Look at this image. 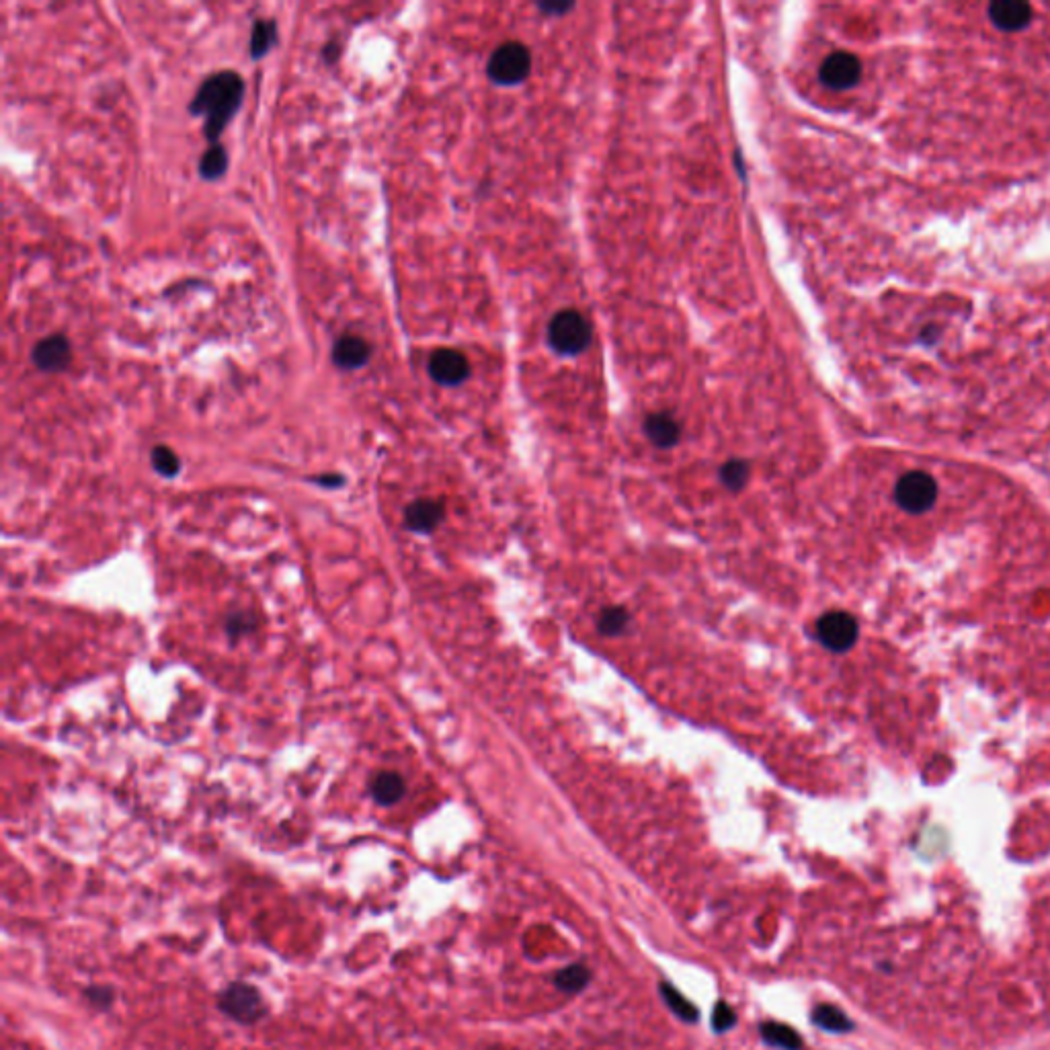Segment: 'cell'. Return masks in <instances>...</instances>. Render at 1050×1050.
<instances>
[{"label":"cell","instance_id":"cell-12","mask_svg":"<svg viewBox=\"0 0 1050 1050\" xmlns=\"http://www.w3.org/2000/svg\"><path fill=\"white\" fill-rule=\"evenodd\" d=\"M644 433L657 448H673L679 441V423L667 413H653L644 421Z\"/></svg>","mask_w":1050,"mask_h":1050},{"label":"cell","instance_id":"cell-10","mask_svg":"<svg viewBox=\"0 0 1050 1050\" xmlns=\"http://www.w3.org/2000/svg\"><path fill=\"white\" fill-rule=\"evenodd\" d=\"M446 517V503L441 499H417L405 509L407 530L415 534H429Z\"/></svg>","mask_w":1050,"mask_h":1050},{"label":"cell","instance_id":"cell-18","mask_svg":"<svg viewBox=\"0 0 1050 1050\" xmlns=\"http://www.w3.org/2000/svg\"><path fill=\"white\" fill-rule=\"evenodd\" d=\"M661 995L665 999V1003L669 1005L671 1012L683 1020V1022H696L698 1020V1007L692 1005L688 999H685L673 985L669 983H661Z\"/></svg>","mask_w":1050,"mask_h":1050},{"label":"cell","instance_id":"cell-25","mask_svg":"<svg viewBox=\"0 0 1050 1050\" xmlns=\"http://www.w3.org/2000/svg\"><path fill=\"white\" fill-rule=\"evenodd\" d=\"M89 1001L99 1009H109L113 1005V991L109 987H91L87 989Z\"/></svg>","mask_w":1050,"mask_h":1050},{"label":"cell","instance_id":"cell-26","mask_svg":"<svg viewBox=\"0 0 1050 1050\" xmlns=\"http://www.w3.org/2000/svg\"><path fill=\"white\" fill-rule=\"evenodd\" d=\"M314 482L320 484V487H331V489H335V487H341V484L345 482V478L339 476V474H325V476H316Z\"/></svg>","mask_w":1050,"mask_h":1050},{"label":"cell","instance_id":"cell-9","mask_svg":"<svg viewBox=\"0 0 1050 1050\" xmlns=\"http://www.w3.org/2000/svg\"><path fill=\"white\" fill-rule=\"evenodd\" d=\"M989 19L1001 31H1022L1032 19V7L1024 0H995L989 5Z\"/></svg>","mask_w":1050,"mask_h":1050},{"label":"cell","instance_id":"cell-21","mask_svg":"<svg viewBox=\"0 0 1050 1050\" xmlns=\"http://www.w3.org/2000/svg\"><path fill=\"white\" fill-rule=\"evenodd\" d=\"M720 480L729 491H741L749 480V464L745 460H729L720 468Z\"/></svg>","mask_w":1050,"mask_h":1050},{"label":"cell","instance_id":"cell-24","mask_svg":"<svg viewBox=\"0 0 1050 1050\" xmlns=\"http://www.w3.org/2000/svg\"><path fill=\"white\" fill-rule=\"evenodd\" d=\"M251 616L249 614H232L226 622V634L236 640L238 636H242L245 632L251 630Z\"/></svg>","mask_w":1050,"mask_h":1050},{"label":"cell","instance_id":"cell-11","mask_svg":"<svg viewBox=\"0 0 1050 1050\" xmlns=\"http://www.w3.org/2000/svg\"><path fill=\"white\" fill-rule=\"evenodd\" d=\"M333 363L341 370H359L366 366L372 357L370 343L359 335H343L333 345Z\"/></svg>","mask_w":1050,"mask_h":1050},{"label":"cell","instance_id":"cell-1","mask_svg":"<svg viewBox=\"0 0 1050 1050\" xmlns=\"http://www.w3.org/2000/svg\"><path fill=\"white\" fill-rule=\"evenodd\" d=\"M242 97H245V80L232 70L216 72L201 83L189 111L195 117H204V134L210 144H218L224 128L242 105Z\"/></svg>","mask_w":1050,"mask_h":1050},{"label":"cell","instance_id":"cell-20","mask_svg":"<svg viewBox=\"0 0 1050 1050\" xmlns=\"http://www.w3.org/2000/svg\"><path fill=\"white\" fill-rule=\"evenodd\" d=\"M630 622V616L624 608H620V605H612V608H605L601 614H599V620H597V628L603 636H616V634H622L626 630Z\"/></svg>","mask_w":1050,"mask_h":1050},{"label":"cell","instance_id":"cell-5","mask_svg":"<svg viewBox=\"0 0 1050 1050\" xmlns=\"http://www.w3.org/2000/svg\"><path fill=\"white\" fill-rule=\"evenodd\" d=\"M858 622L847 612H829L817 622V636L831 653L850 651L858 640Z\"/></svg>","mask_w":1050,"mask_h":1050},{"label":"cell","instance_id":"cell-22","mask_svg":"<svg viewBox=\"0 0 1050 1050\" xmlns=\"http://www.w3.org/2000/svg\"><path fill=\"white\" fill-rule=\"evenodd\" d=\"M150 460H152V468L160 474V476H167V478H173L179 474L181 470V462L177 458V454L167 448V446H156L150 454Z\"/></svg>","mask_w":1050,"mask_h":1050},{"label":"cell","instance_id":"cell-3","mask_svg":"<svg viewBox=\"0 0 1050 1050\" xmlns=\"http://www.w3.org/2000/svg\"><path fill=\"white\" fill-rule=\"evenodd\" d=\"M220 1012L238 1024H255L265 1016V1003L257 987L232 983L218 997Z\"/></svg>","mask_w":1050,"mask_h":1050},{"label":"cell","instance_id":"cell-16","mask_svg":"<svg viewBox=\"0 0 1050 1050\" xmlns=\"http://www.w3.org/2000/svg\"><path fill=\"white\" fill-rule=\"evenodd\" d=\"M813 1022L827 1030V1032H835V1034H843V1032H850L854 1028V1024L850 1022V1018H847L841 1009H837L835 1005H817L813 1009Z\"/></svg>","mask_w":1050,"mask_h":1050},{"label":"cell","instance_id":"cell-14","mask_svg":"<svg viewBox=\"0 0 1050 1050\" xmlns=\"http://www.w3.org/2000/svg\"><path fill=\"white\" fill-rule=\"evenodd\" d=\"M277 44V25L273 19H259L251 31L249 52L253 60H261Z\"/></svg>","mask_w":1050,"mask_h":1050},{"label":"cell","instance_id":"cell-17","mask_svg":"<svg viewBox=\"0 0 1050 1050\" xmlns=\"http://www.w3.org/2000/svg\"><path fill=\"white\" fill-rule=\"evenodd\" d=\"M228 169V154L224 150V146L218 142V144H210V148L204 152V156H201L199 160V175L204 177L206 181H216L220 179Z\"/></svg>","mask_w":1050,"mask_h":1050},{"label":"cell","instance_id":"cell-13","mask_svg":"<svg viewBox=\"0 0 1050 1050\" xmlns=\"http://www.w3.org/2000/svg\"><path fill=\"white\" fill-rule=\"evenodd\" d=\"M405 790H407L405 780H402V776L396 772H380L370 784V792L380 806L396 804L402 796H405Z\"/></svg>","mask_w":1050,"mask_h":1050},{"label":"cell","instance_id":"cell-27","mask_svg":"<svg viewBox=\"0 0 1050 1050\" xmlns=\"http://www.w3.org/2000/svg\"><path fill=\"white\" fill-rule=\"evenodd\" d=\"M339 54H341V46L339 44H327L325 50H322V56H325V60L329 64H333L339 58Z\"/></svg>","mask_w":1050,"mask_h":1050},{"label":"cell","instance_id":"cell-2","mask_svg":"<svg viewBox=\"0 0 1050 1050\" xmlns=\"http://www.w3.org/2000/svg\"><path fill=\"white\" fill-rule=\"evenodd\" d=\"M593 331L585 314L579 310L558 312L548 327L550 347L560 355H577L591 343Z\"/></svg>","mask_w":1050,"mask_h":1050},{"label":"cell","instance_id":"cell-4","mask_svg":"<svg viewBox=\"0 0 1050 1050\" xmlns=\"http://www.w3.org/2000/svg\"><path fill=\"white\" fill-rule=\"evenodd\" d=\"M532 70V54L523 44L507 42L489 60V76L497 85H517Z\"/></svg>","mask_w":1050,"mask_h":1050},{"label":"cell","instance_id":"cell-15","mask_svg":"<svg viewBox=\"0 0 1050 1050\" xmlns=\"http://www.w3.org/2000/svg\"><path fill=\"white\" fill-rule=\"evenodd\" d=\"M759 1034H761V1038L767 1044L784 1048V1050H800L802 1048L800 1034L794 1032L790 1026H784V1024H778V1022L761 1024L759 1026Z\"/></svg>","mask_w":1050,"mask_h":1050},{"label":"cell","instance_id":"cell-6","mask_svg":"<svg viewBox=\"0 0 1050 1050\" xmlns=\"http://www.w3.org/2000/svg\"><path fill=\"white\" fill-rule=\"evenodd\" d=\"M862 62L850 52H835L821 66L823 85L833 91H847L860 83Z\"/></svg>","mask_w":1050,"mask_h":1050},{"label":"cell","instance_id":"cell-8","mask_svg":"<svg viewBox=\"0 0 1050 1050\" xmlns=\"http://www.w3.org/2000/svg\"><path fill=\"white\" fill-rule=\"evenodd\" d=\"M31 361L35 363V368L42 372H48V374L64 372L72 361V345L60 333L50 335L42 341H37V345L31 351Z\"/></svg>","mask_w":1050,"mask_h":1050},{"label":"cell","instance_id":"cell-19","mask_svg":"<svg viewBox=\"0 0 1050 1050\" xmlns=\"http://www.w3.org/2000/svg\"><path fill=\"white\" fill-rule=\"evenodd\" d=\"M589 979H591V973L587 966L573 964V966L562 968V971L556 975L554 983L564 993H579L589 985Z\"/></svg>","mask_w":1050,"mask_h":1050},{"label":"cell","instance_id":"cell-7","mask_svg":"<svg viewBox=\"0 0 1050 1050\" xmlns=\"http://www.w3.org/2000/svg\"><path fill=\"white\" fill-rule=\"evenodd\" d=\"M429 376L441 386H460L470 376V363L456 349H437L429 359Z\"/></svg>","mask_w":1050,"mask_h":1050},{"label":"cell","instance_id":"cell-23","mask_svg":"<svg viewBox=\"0 0 1050 1050\" xmlns=\"http://www.w3.org/2000/svg\"><path fill=\"white\" fill-rule=\"evenodd\" d=\"M735 1024H737L735 1009L729 1003L718 1001L716 1007H714V1012H712V1028H714V1032L722 1034L726 1030H731Z\"/></svg>","mask_w":1050,"mask_h":1050}]
</instances>
